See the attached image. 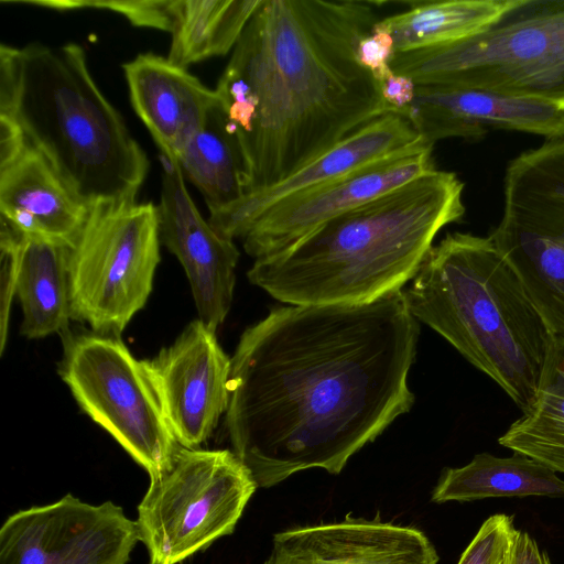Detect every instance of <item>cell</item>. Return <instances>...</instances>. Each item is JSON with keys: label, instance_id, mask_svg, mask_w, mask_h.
Here are the masks:
<instances>
[{"label": "cell", "instance_id": "1", "mask_svg": "<svg viewBox=\"0 0 564 564\" xmlns=\"http://www.w3.org/2000/svg\"><path fill=\"white\" fill-rule=\"evenodd\" d=\"M420 335L404 291L359 304L273 308L240 337L225 422L257 487L337 475L413 405Z\"/></svg>", "mask_w": 564, "mask_h": 564}, {"label": "cell", "instance_id": "2", "mask_svg": "<svg viewBox=\"0 0 564 564\" xmlns=\"http://www.w3.org/2000/svg\"><path fill=\"white\" fill-rule=\"evenodd\" d=\"M380 3L262 0L215 89L243 156V196L392 111L355 56Z\"/></svg>", "mask_w": 564, "mask_h": 564}, {"label": "cell", "instance_id": "3", "mask_svg": "<svg viewBox=\"0 0 564 564\" xmlns=\"http://www.w3.org/2000/svg\"><path fill=\"white\" fill-rule=\"evenodd\" d=\"M463 192L455 173L435 169L256 259L248 279L288 305L359 304L402 290L436 235L464 216Z\"/></svg>", "mask_w": 564, "mask_h": 564}, {"label": "cell", "instance_id": "4", "mask_svg": "<svg viewBox=\"0 0 564 564\" xmlns=\"http://www.w3.org/2000/svg\"><path fill=\"white\" fill-rule=\"evenodd\" d=\"M0 116L86 206L135 200L149 159L79 44L0 45Z\"/></svg>", "mask_w": 564, "mask_h": 564}, {"label": "cell", "instance_id": "5", "mask_svg": "<svg viewBox=\"0 0 564 564\" xmlns=\"http://www.w3.org/2000/svg\"><path fill=\"white\" fill-rule=\"evenodd\" d=\"M411 314L443 336L523 411L555 337L490 237L448 234L404 291Z\"/></svg>", "mask_w": 564, "mask_h": 564}, {"label": "cell", "instance_id": "6", "mask_svg": "<svg viewBox=\"0 0 564 564\" xmlns=\"http://www.w3.org/2000/svg\"><path fill=\"white\" fill-rule=\"evenodd\" d=\"M390 66L416 85L486 89L564 108V0H516L484 31L397 53Z\"/></svg>", "mask_w": 564, "mask_h": 564}, {"label": "cell", "instance_id": "7", "mask_svg": "<svg viewBox=\"0 0 564 564\" xmlns=\"http://www.w3.org/2000/svg\"><path fill=\"white\" fill-rule=\"evenodd\" d=\"M160 243L153 203L89 207L69 253L72 319L87 323L95 334L120 338L151 294Z\"/></svg>", "mask_w": 564, "mask_h": 564}, {"label": "cell", "instance_id": "8", "mask_svg": "<svg viewBox=\"0 0 564 564\" xmlns=\"http://www.w3.org/2000/svg\"><path fill=\"white\" fill-rule=\"evenodd\" d=\"M257 488L232 451L180 446L138 505L135 524L148 564H178L231 534Z\"/></svg>", "mask_w": 564, "mask_h": 564}, {"label": "cell", "instance_id": "9", "mask_svg": "<svg viewBox=\"0 0 564 564\" xmlns=\"http://www.w3.org/2000/svg\"><path fill=\"white\" fill-rule=\"evenodd\" d=\"M503 184L502 217L489 237L564 340V138L511 160Z\"/></svg>", "mask_w": 564, "mask_h": 564}, {"label": "cell", "instance_id": "10", "mask_svg": "<svg viewBox=\"0 0 564 564\" xmlns=\"http://www.w3.org/2000/svg\"><path fill=\"white\" fill-rule=\"evenodd\" d=\"M82 410L153 479L181 446L144 367L118 337L95 333L69 338L59 368Z\"/></svg>", "mask_w": 564, "mask_h": 564}, {"label": "cell", "instance_id": "11", "mask_svg": "<svg viewBox=\"0 0 564 564\" xmlns=\"http://www.w3.org/2000/svg\"><path fill=\"white\" fill-rule=\"evenodd\" d=\"M138 541L135 521L121 507L67 494L4 521L0 564H127Z\"/></svg>", "mask_w": 564, "mask_h": 564}, {"label": "cell", "instance_id": "12", "mask_svg": "<svg viewBox=\"0 0 564 564\" xmlns=\"http://www.w3.org/2000/svg\"><path fill=\"white\" fill-rule=\"evenodd\" d=\"M434 144L424 142L265 210L243 239L256 258L279 253L325 223L378 199L436 169Z\"/></svg>", "mask_w": 564, "mask_h": 564}, {"label": "cell", "instance_id": "13", "mask_svg": "<svg viewBox=\"0 0 564 564\" xmlns=\"http://www.w3.org/2000/svg\"><path fill=\"white\" fill-rule=\"evenodd\" d=\"M177 443L199 448L214 432L229 401V358L216 332L192 321L169 347L143 360Z\"/></svg>", "mask_w": 564, "mask_h": 564}, {"label": "cell", "instance_id": "14", "mask_svg": "<svg viewBox=\"0 0 564 564\" xmlns=\"http://www.w3.org/2000/svg\"><path fill=\"white\" fill-rule=\"evenodd\" d=\"M162 165L161 242L182 264L199 319L216 332L230 310L239 251L202 217L176 159L162 156Z\"/></svg>", "mask_w": 564, "mask_h": 564}, {"label": "cell", "instance_id": "15", "mask_svg": "<svg viewBox=\"0 0 564 564\" xmlns=\"http://www.w3.org/2000/svg\"><path fill=\"white\" fill-rule=\"evenodd\" d=\"M402 115L431 144L449 138L478 141L490 129L546 140L564 138V108L486 89L416 85L415 97Z\"/></svg>", "mask_w": 564, "mask_h": 564}, {"label": "cell", "instance_id": "16", "mask_svg": "<svg viewBox=\"0 0 564 564\" xmlns=\"http://www.w3.org/2000/svg\"><path fill=\"white\" fill-rule=\"evenodd\" d=\"M424 142L426 141L406 116L389 111L355 131L283 181L243 196L227 210L210 216L208 221L215 230L228 239L243 238L256 219L278 203Z\"/></svg>", "mask_w": 564, "mask_h": 564}, {"label": "cell", "instance_id": "17", "mask_svg": "<svg viewBox=\"0 0 564 564\" xmlns=\"http://www.w3.org/2000/svg\"><path fill=\"white\" fill-rule=\"evenodd\" d=\"M436 549L424 532L350 514L317 525L274 534L263 564H437Z\"/></svg>", "mask_w": 564, "mask_h": 564}, {"label": "cell", "instance_id": "18", "mask_svg": "<svg viewBox=\"0 0 564 564\" xmlns=\"http://www.w3.org/2000/svg\"><path fill=\"white\" fill-rule=\"evenodd\" d=\"M122 69L132 108L161 155L176 158L217 101L216 90L153 53L137 55Z\"/></svg>", "mask_w": 564, "mask_h": 564}, {"label": "cell", "instance_id": "19", "mask_svg": "<svg viewBox=\"0 0 564 564\" xmlns=\"http://www.w3.org/2000/svg\"><path fill=\"white\" fill-rule=\"evenodd\" d=\"M89 212L25 142L0 162V216L14 230L73 246Z\"/></svg>", "mask_w": 564, "mask_h": 564}, {"label": "cell", "instance_id": "20", "mask_svg": "<svg viewBox=\"0 0 564 564\" xmlns=\"http://www.w3.org/2000/svg\"><path fill=\"white\" fill-rule=\"evenodd\" d=\"M69 253L66 243L19 232L15 296L23 313L20 332L28 339L61 333L72 319Z\"/></svg>", "mask_w": 564, "mask_h": 564}, {"label": "cell", "instance_id": "21", "mask_svg": "<svg viewBox=\"0 0 564 564\" xmlns=\"http://www.w3.org/2000/svg\"><path fill=\"white\" fill-rule=\"evenodd\" d=\"M538 460L513 452L498 457L480 453L463 467L446 468L432 492L436 503L486 498L545 496L564 498V479Z\"/></svg>", "mask_w": 564, "mask_h": 564}, {"label": "cell", "instance_id": "22", "mask_svg": "<svg viewBox=\"0 0 564 564\" xmlns=\"http://www.w3.org/2000/svg\"><path fill=\"white\" fill-rule=\"evenodd\" d=\"M175 159L184 178L202 193L209 217L227 210L243 197V156L219 97Z\"/></svg>", "mask_w": 564, "mask_h": 564}, {"label": "cell", "instance_id": "23", "mask_svg": "<svg viewBox=\"0 0 564 564\" xmlns=\"http://www.w3.org/2000/svg\"><path fill=\"white\" fill-rule=\"evenodd\" d=\"M516 0L413 1L403 12L379 19L397 53L452 43L477 34L497 21Z\"/></svg>", "mask_w": 564, "mask_h": 564}, {"label": "cell", "instance_id": "24", "mask_svg": "<svg viewBox=\"0 0 564 564\" xmlns=\"http://www.w3.org/2000/svg\"><path fill=\"white\" fill-rule=\"evenodd\" d=\"M262 0H172L166 58L183 68L234 51Z\"/></svg>", "mask_w": 564, "mask_h": 564}, {"label": "cell", "instance_id": "25", "mask_svg": "<svg viewBox=\"0 0 564 564\" xmlns=\"http://www.w3.org/2000/svg\"><path fill=\"white\" fill-rule=\"evenodd\" d=\"M498 442L564 474V340L555 339L535 398Z\"/></svg>", "mask_w": 564, "mask_h": 564}, {"label": "cell", "instance_id": "26", "mask_svg": "<svg viewBox=\"0 0 564 564\" xmlns=\"http://www.w3.org/2000/svg\"><path fill=\"white\" fill-rule=\"evenodd\" d=\"M172 0H1L7 4L37 6L56 11L108 10L123 15L131 24L165 32L172 30Z\"/></svg>", "mask_w": 564, "mask_h": 564}, {"label": "cell", "instance_id": "27", "mask_svg": "<svg viewBox=\"0 0 564 564\" xmlns=\"http://www.w3.org/2000/svg\"><path fill=\"white\" fill-rule=\"evenodd\" d=\"M516 528L512 517L486 519L457 564H505Z\"/></svg>", "mask_w": 564, "mask_h": 564}, {"label": "cell", "instance_id": "28", "mask_svg": "<svg viewBox=\"0 0 564 564\" xmlns=\"http://www.w3.org/2000/svg\"><path fill=\"white\" fill-rule=\"evenodd\" d=\"M1 292H0V352L3 351L8 334L10 307L15 295L19 268V232L1 221Z\"/></svg>", "mask_w": 564, "mask_h": 564}, {"label": "cell", "instance_id": "29", "mask_svg": "<svg viewBox=\"0 0 564 564\" xmlns=\"http://www.w3.org/2000/svg\"><path fill=\"white\" fill-rule=\"evenodd\" d=\"M395 54L392 35L375 25L359 40L355 52L357 63L369 72L377 83L392 70L390 65Z\"/></svg>", "mask_w": 564, "mask_h": 564}, {"label": "cell", "instance_id": "30", "mask_svg": "<svg viewBox=\"0 0 564 564\" xmlns=\"http://www.w3.org/2000/svg\"><path fill=\"white\" fill-rule=\"evenodd\" d=\"M384 104L392 110L403 113L412 104L416 84L409 76L391 70L378 83Z\"/></svg>", "mask_w": 564, "mask_h": 564}, {"label": "cell", "instance_id": "31", "mask_svg": "<svg viewBox=\"0 0 564 564\" xmlns=\"http://www.w3.org/2000/svg\"><path fill=\"white\" fill-rule=\"evenodd\" d=\"M505 564H551L546 552L525 531L516 529Z\"/></svg>", "mask_w": 564, "mask_h": 564}]
</instances>
